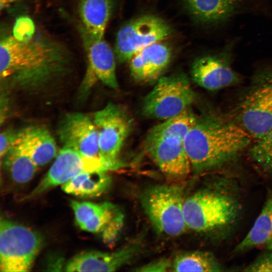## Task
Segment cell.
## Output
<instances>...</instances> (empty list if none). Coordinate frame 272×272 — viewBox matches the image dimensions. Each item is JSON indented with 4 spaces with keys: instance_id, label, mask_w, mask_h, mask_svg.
I'll use <instances>...</instances> for the list:
<instances>
[{
    "instance_id": "cell-1",
    "label": "cell",
    "mask_w": 272,
    "mask_h": 272,
    "mask_svg": "<svg viewBox=\"0 0 272 272\" xmlns=\"http://www.w3.org/2000/svg\"><path fill=\"white\" fill-rule=\"evenodd\" d=\"M71 55L60 42L34 35L28 41L5 35L0 41L1 83L27 91L43 88L67 71Z\"/></svg>"
},
{
    "instance_id": "cell-2",
    "label": "cell",
    "mask_w": 272,
    "mask_h": 272,
    "mask_svg": "<svg viewBox=\"0 0 272 272\" xmlns=\"http://www.w3.org/2000/svg\"><path fill=\"white\" fill-rule=\"evenodd\" d=\"M252 139L238 124L206 116L196 117L183 143L192 169L200 172L234 159Z\"/></svg>"
},
{
    "instance_id": "cell-3",
    "label": "cell",
    "mask_w": 272,
    "mask_h": 272,
    "mask_svg": "<svg viewBox=\"0 0 272 272\" xmlns=\"http://www.w3.org/2000/svg\"><path fill=\"white\" fill-rule=\"evenodd\" d=\"M240 207L236 198L222 188L200 190L185 199L183 214L187 228L198 232L226 229L237 220Z\"/></svg>"
},
{
    "instance_id": "cell-4",
    "label": "cell",
    "mask_w": 272,
    "mask_h": 272,
    "mask_svg": "<svg viewBox=\"0 0 272 272\" xmlns=\"http://www.w3.org/2000/svg\"><path fill=\"white\" fill-rule=\"evenodd\" d=\"M185 199L181 186L158 185L141 195L142 207L155 229L169 236H177L187 228L183 214Z\"/></svg>"
},
{
    "instance_id": "cell-5",
    "label": "cell",
    "mask_w": 272,
    "mask_h": 272,
    "mask_svg": "<svg viewBox=\"0 0 272 272\" xmlns=\"http://www.w3.org/2000/svg\"><path fill=\"white\" fill-rule=\"evenodd\" d=\"M43 241L37 232L7 219L0 222V270L29 271Z\"/></svg>"
},
{
    "instance_id": "cell-6",
    "label": "cell",
    "mask_w": 272,
    "mask_h": 272,
    "mask_svg": "<svg viewBox=\"0 0 272 272\" xmlns=\"http://www.w3.org/2000/svg\"><path fill=\"white\" fill-rule=\"evenodd\" d=\"M195 99V94L184 75L163 77L145 96L142 111L149 118L165 120L188 109Z\"/></svg>"
},
{
    "instance_id": "cell-7",
    "label": "cell",
    "mask_w": 272,
    "mask_h": 272,
    "mask_svg": "<svg viewBox=\"0 0 272 272\" xmlns=\"http://www.w3.org/2000/svg\"><path fill=\"white\" fill-rule=\"evenodd\" d=\"M98 132L101 159L108 170L122 166L119 158L131 129V119L120 107L109 103L97 111L93 119Z\"/></svg>"
},
{
    "instance_id": "cell-8",
    "label": "cell",
    "mask_w": 272,
    "mask_h": 272,
    "mask_svg": "<svg viewBox=\"0 0 272 272\" xmlns=\"http://www.w3.org/2000/svg\"><path fill=\"white\" fill-rule=\"evenodd\" d=\"M171 34L169 25L161 18L146 15L134 19L123 26L116 37L114 52L120 62L130 61L147 47L163 41Z\"/></svg>"
},
{
    "instance_id": "cell-9",
    "label": "cell",
    "mask_w": 272,
    "mask_h": 272,
    "mask_svg": "<svg viewBox=\"0 0 272 272\" xmlns=\"http://www.w3.org/2000/svg\"><path fill=\"white\" fill-rule=\"evenodd\" d=\"M266 79L250 91L238 108V124L257 140L272 128V72Z\"/></svg>"
},
{
    "instance_id": "cell-10",
    "label": "cell",
    "mask_w": 272,
    "mask_h": 272,
    "mask_svg": "<svg viewBox=\"0 0 272 272\" xmlns=\"http://www.w3.org/2000/svg\"><path fill=\"white\" fill-rule=\"evenodd\" d=\"M71 206L76 223L81 229L101 234L106 243L116 239L124 220L122 213L116 205L109 202L72 200Z\"/></svg>"
},
{
    "instance_id": "cell-11",
    "label": "cell",
    "mask_w": 272,
    "mask_h": 272,
    "mask_svg": "<svg viewBox=\"0 0 272 272\" xmlns=\"http://www.w3.org/2000/svg\"><path fill=\"white\" fill-rule=\"evenodd\" d=\"M81 34L88 59V66L81 92L87 93L98 81L112 89L118 87L115 55L104 38L93 37L82 29Z\"/></svg>"
},
{
    "instance_id": "cell-12",
    "label": "cell",
    "mask_w": 272,
    "mask_h": 272,
    "mask_svg": "<svg viewBox=\"0 0 272 272\" xmlns=\"http://www.w3.org/2000/svg\"><path fill=\"white\" fill-rule=\"evenodd\" d=\"M232 45L229 44L215 54L197 58L191 69L192 80L209 91L222 89L237 84L239 75L231 66Z\"/></svg>"
},
{
    "instance_id": "cell-13",
    "label": "cell",
    "mask_w": 272,
    "mask_h": 272,
    "mask_svg": "<svg viewBox=\"0 0 272 272\" xmlns=\"http://www.w3.org/2000/svg\"><path fill=\"white\" fill-rule=\"evenodd\" d=\"M96 170L109 171L101 161L84 157L74 150L63 147L47 173L29 196L62 185L82 172Z\"/></svg>"
},
{
    "instance_id": "cell-14",
    "label": "cell",
    "mask_w": 272,
    "mask_h": 272,
    "mask_svg": "<svg viewBox=\"0 0 272 272\" xmlns=\"http://www.w3.org/2000/svg\"><path fill=\"white\" fill-rule=\"evenodd\" d=\"M58 134L63 147L73 149L84 157L103 163L97 129L93 119L88 116L79 112L67 114L60 122Z\"/></svg>"
},
{
    "instance_id": "cell-15",
    "label": "cell",
    "mask_w": 272,
    "mask_h": 272,
    "mask_svg": "<svg viewBox=\"0 0 272 272\" xmlns=\"http://www.w3.org/2000/svg\"><path fill=\"white\" fill-rule=\"evenodd\" d=\"M148 153L164 173L173 177L188 175L191 166L183 141L175 138L146 140Z\"/></svg>"
},
{
    "instance_id": "cell-16",
    "label": "cell",
    "mask_w": 272,
    "mask_h": 272,
    "mask_svg": "<svg viewBox=\"0 0 272 272\" xmlns=\"http://www.w3.org/2000/svg\"><path fill=\"white\" fill-rule=\"evenodd\" d=\"M140 247L132 244L113 252L91 251L73 257L65 266L66 271H113L136 256Z\"/></svg>"
},
{
    "instance_id": "cell-17",
    "label": "cell",
    "mask_w": 272,
    "mask_h": 272,
    "mask_svg": "<svg viewBox=\"0 0 272 272\" xmlns=\"http://www.w3.org/2000/svg\"><path fill=\"white\" fill-rule=\"evenodd\" d=\"M170 47L163 41L143 49L130 60V71L136 81L147 83L158 79L169 64Z\"/></svg>"
},
{
    "instance_id": "cell-18",
    "label": "cell",
    "mask_w": 272,
    "mask_h": 272,
    "mask_svg": "<svg viewBox=\"0 0 272 272\" xmlns=\"http://www.w3.org/2000/svg\"><path fill=\"white\" fill-rule=\"evenodd\" d=\"M18 141L37 167L46 164L57 154L54 139L43 126L35 125L20 130Z\"/></svg>"
},
{
    "instance_id": "cell-19",
    "label": "cell",
    "mask_w": 272,
    "mask_h": 272,
    "mask_svg": "<svg viewBox=\"0 0 272 272\" xmlns=\"http://www.w3.org/2000/svg\"><path fill=\"white\" fill-rule=\"evenodd\" d=\"M190 14L198 22L220 24L232 17L242 0H184Z\"/></svg>"
},
{
    "instance_id": "cell-20",
    "label": "cell",
    "mask_w": 272,
    "mask_h": 272,
    "mask_svg": "<svg viewBox=\"0 0 272 272\" xmlns=\"http://www.w3.org/2000/svg\"><path fill=\"white\" fill-rule=\"evenodd\" d=\"M112 6V0H80L82 29L93 37L104 38Z\"/></svg>"
},
{
    "instance_id": "cell-21",
    "label": "cell",
    "mask_w": 272,
    "mask_h": 272,
    "mask_svg": "<svg viewBox=\"0 0 272 272\" xmlns=\"http://www.w3.org/2000/svg\"><path fill=\"white\" fill-rule=\"evenodd\" d=\"M106 171L96 170L82 172L61 185L66 193L80 197H95L107 191L111 178Z\"/></svg>"
},
{
    "instance_id": "cell-22",
    "label": "cell",
    "mask_w": 272,
    "mask_h": 272,
    "mask_svg": "<svg viewBox=\"0 0 272 272\" xmlns=\"http://www.w3.org/2000/svg\"><path fill=\"white\" fill-rule=\"evenodd\" d=\"M272 238V189L267 196L263 208L253 226L234 252H243L267 244Z\"/></svg>"
},
{
    "instance_id": "cell-23",
    "label": "cell",
    "mask_w": 272,
    "mask_h": 272,
    "mask_svg": "<svg viewBox=\"0 0 272 272\" xmlns=\"http://www.w3.org/2000/svg\"><path fill=\"white\" fill-rule=\"evenodd\" d=\"M18 139L3 158L13 180L17 183L24 184L32 179L38 167L23 149Z\"/></svg>"
},
{
    "instance_id": "cell-24",
    "label": "cell",
    "mask_w": 272,
    "mask_h": 272,
    "mask_svg": "<svg viewBox=\"0 0 272 272\" xmlns=\"http://www.w3.org/2000/svg\"><path fill=\"white\" fill-rule=\"evenodd\" d=\"M196 117L189 109L153 127L146 140L175 138L184 141Z\"/></svg>"
},
{
    "instance_id": "cell-25",
    "label": "cell",
    "mask_w": 272,
    "mask_h": 272,
    "mask_svg": "<svg viewBox=\"0 0 272 272\" xmlns=\"http://www.w3.org/2000/svg\"><path fill=\"white\" fill-rule=\"evenodd\" d=\"M174 271H220L222 267L215 257L206 251L181 253L172 262Z\"/></svg>"
},
{
    "instance_id": "cell-26",
    "label": "cell",
    "mask_w": 272,
    "mask_h": 272,
    "mask_svg": "<svg viewBox=\"0 0 272 272\" xmlns=\"http://www.w3.org/2000/svg\"><path fill=\"white\" fill-rule=\"evenodd\" d=\"M250 155L263 170L272 172V128L263 137L255 140L250 149Z\"/></svg>"
},
{
    "instance_id": "cell-27",
    "label": "cell",
    "mask_w": 272,
    "mask_h": 272,
    "mask_svg": "<svg viewBox=\"0 0 272 272\" xmlns=\"http://www.w3.org/2000/svg\"><path fill=\"white\" fill-rule=\"evenodd\" d=\"M35 26L32 19L26 16L17 18L13 28L12 35L19 41L31 39L34 35Z\"/></svg>"
},
{
    "instance_id": "cell-28",
    "label": "cell",
    "mask_w": 272,
    "mask_h": 272,
    "mask_svg": "<svg viewBox=\"0 0 272 272\" xmlns=\"http://www.w3.org/2000/svg\"><path fill=\"white\" fill-rule=\"evenodd\" d=\"M20 130L7 128L2 131L0 135V156L1 159L17 141Z\"/></svg>"
},
{
    "instance_id": "cell-29",
    "label": "cell",
    "mask_w": 272,
    "mask_h": 272,
    "mask_svg": "<svg viewBox=\"0 0 272 272\" xmlns=\"http://www.w3.org/2000/svg\"><path fill=\"white\" fill-rule=\"evenodd\" d=\"M244 271H272V252L265 253L259 257L248 266Z\"/></svg>"
},
{
    "instance_id": "cell-30",
    "label": "cell",
    "mask_w": 272,
    "mask_h": 272,
    "mask_svg": "<svg viewBox=\"0 0 272 272\" xmlns=\"http://www.w3.org/2000/svg\"><path fill=\"white\" fill-rule=\"evenodd\" d=\"M137 271H173L172 262L166 258H161L136 268Z\"/></svg>"
},
{
    "instance_id": "cell-31",
    "label": "cell",
    "mask_w": 272,
    "mask_h": 272,
    "mask_svg": "<svg viewBox=\"0 0 272 272\" xmlns=\"http://www.w3.org/2000/svg\"><path fill=\"white\" fill-rule=\"evenodd\" d=\"M17 1V0H0L1 10L2 11L3 9H5L12 3H14Z\"/></svg>"
},
{
    "instance_id": "cell-32",
    "label": "cell",
    "mask_w": 272,
    "mask_h": 272,
    "mask_svg": "<svg viewBox=\"0 0 272 272\" xmlns=\"http://www.w3.org/2000/svg\"><path fill=\"white\" fill-rule=\"evenodd\" d=\"M267 244V248L270 250L272 251V238Z\"/></svg>"
}]
</instances>
